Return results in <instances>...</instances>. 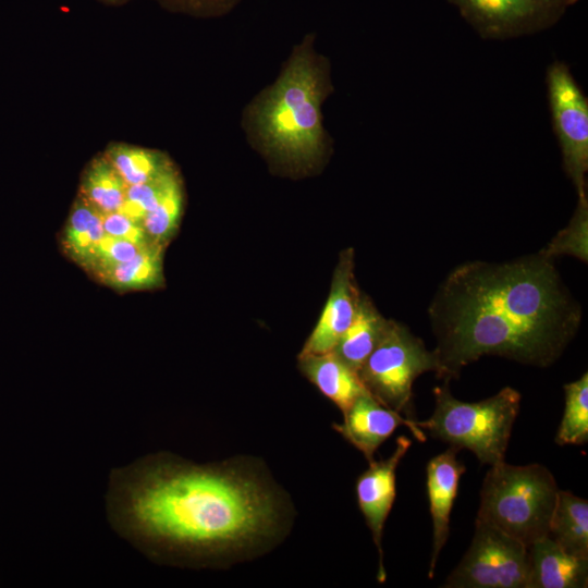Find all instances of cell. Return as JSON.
Listing matches in <instances>:
<instances>
[{
  "label": "cell",
  "instance_id": "obj_1",
  "mask_svg": "<svg viewBox=\"0 0 588 588\" xmlns=\"http://www.w3.org/2000/svg\"><path fill=\"white\" fill-rule=\"evenodd\" d=\"M113 529L155 560L208 564L271 540L282 501L248 464L197 465L167 453L111 471Z\"/></svg>",
  "mask_w": 588,
  "mask_h": 588
},
{
  "label": "cell",
  "instance_id": "obj_2",
  "mask_svg": "<svg viewBox=\"0 0 588 588\" xmlns=\"http://www.w3.org/2000/svg\"><path fill=\"white\" fill-rule=\"evenodd\" d=\"M439 378L451 380L485 355L547 367L575 336L579 305L553 259L536 255L453 269L429 307Z\"/></svg>",
  "mask_w": 588,
  "mask_h": 588
},
{
  "label": "cell",
  "instance_id": "obj_3",
  "mask_svg": "<svg viewBox=\"0 0 588 588\" xmlns=\"http://www.w3.org/2000/svg\"><path fill=\"white\" fill-rule=\"evenodd\" d=\"M326 93L319 64L305 51L296 54L253 110L254 126L266 150L295 166L317 161L324 147L320 102Z\"/></svg>",
  "mask_w": 588,
  "mask_h": 588
},
{
  "label": "cell",
  "instance_id": "obj_4",
  "mask_svg": "<svg viewBox=\"0 0 588 588\" xmlns=\"http://www.w3.org/2000/svg\"><path fill=\"white\" fill-rule=\"evenodd\" d=\"M559 487L541 464L490 466L481 489L477 520L529 547L549 536Z\"/></svg>",
  "mask_w": 588,
  "mask_h": 588
},
{
  "label": "cell",
  "instance_id": "obj_5",
  "mask_svg": "<svg viewBox=\"0 0 588 588\" xmlns=\"http://www.w3.org/2000/svg\"><path fill=\"white\" fill-rule=\"evenodd\" d=\"M448 382L433 389L434 411L416 425L450 446L470 450L481 464L504 462L520 407L519 392L505 387L491 397L468 403L455 399Z\"/></svg>",
  "mask_w": 588,
  "mask_h": 588
},
{
  "label": "cell",
  "instance_id": "obj_6",
  "mask_svg": "<svg viewBox=\"0 0 588 588\" xmlns=\"http://www.w3.org/2000/svg\"><path fill=\"white\" fill-rule=\"evenodd\" d=\"M434 351L403 324L389 320L378 345L358 370L366 390L381 404L415 419L413 383L426 371L439 373Z\"/></svg>",
  "mask_w": 588,
  "mask_h": 588
},
{
  "label": "cell",
  "instance_id": "obj_7",
  "mask_svg": "<svg viewBox=\"0 0 588 588\" xmlns=\"http://www.w3.org/2000/svg\"><path fill=\"white\" fill-rule=\"evenodd\" d=\"M528 547L476 519L470 547L444 581L445 588H528Z\"/></svg>",
  "mask_w": 588,
  "mask_h": 588
},
{
  "label": "cell",
  "instance_id": "obj_8",
  "mask_svg": "<svg viewBox=\"0 0 588 588\" xmlns=\"http://www.w3.org/2000/svg\"><path fill=\"white\" fill-rule=\"evenodd\" d=\"M552 126L567 176L577 195L587 193L588 99L567 64L554 61L546 76Z\"/></svg>",
  "mask_w": 588,
  "mask_h": 588
},
{
  "label": "cell",
  "instance_id": "obj_9",
  "mask_svg": "<svg viewBox=\"0 0 588 588\" xmlns=\"http://www.w3.org/2000/svg\"><path fill=\"white\" fill-rule=\"evenodd\" d=\"M483 39H509L555 24L578 0H449Z\"/></svg>",
  "mask_w": 588,
  "mask_h": 588
},
{
  "label": "cell",
  "instance_id": "obj_10",
  "mask_svg": "<svg viewBox=\"0 0 588 588\" xmlns=\"http://www.w3.org/2000/svg\"><path fill=\"white\" fill-rule=\"evenodd\" d=\"M411 444V440L405 436L399 437L392 454L384 460L370 462L369 467L356 480L355 491L358 507L378 550L377 579L379 583H384L387 578L383 565L382 535L395 499L396 469Z\"/></svg>",
  "mask_w": 588,
  "mask_h": 588
},
{
  "label": "cell",
  "instance_id": "obj_11",
  "mask_svg": "<svg viewBox=\"0 0 588 588\" xmlns=\"http://www.w3.org/2000/svg\"><path fill=\"white\" fill-rule=\"evenodd\" d=\"M360 296L354 277V253L345 249L335 268L324 308L299 355L331 352L352 323Z\"/></svg>",
  "mask_w": 588,
  "mask_h": 588
},
{
  "label": "cell",
  "instance_id": "obj_12",
  "mask_svg": "<svg viewBox=\"0 0 588 588\" xmlns=\"http://www.w3.org/2000/svg\"><path fill=\"white\" fill-rule=\"evenodd\" d=\"M400 426L407 427L417 440L426 441V433L416 425V419H407L366 392L343 413V422L333 424V429L370 463L379 446Z\"/></svg>",
  "mask_w": 588,
  "mask_h": 588
},
{
  "label": "cell",
  "instance_id": "obj_13",
  "mask_svg": "<svg viewBox=\"0 0 588 588\" xmlns=\"http://www.w3.org/2000/svg\"><path fill=\"white\" fill-rule=\"evenodd\" d=\"M456 448L432 457L426 468L427 492L432 518V552L428 577L432 578L439 554L446 543L450 532V515L456 498L458 482L465 466L457 460Z\"/></svg>",
  "mask_w": 588,
  "mask_h": 588
},
{
  "label": "cell",
  "instance_id": "obj_14",
  "mask_svg": "<svg viewBox=\"0 0 588 588\" xmlns=\"http://www.w3.org/2000/svg\"><path fill=\"white\" fill-rule=\"evenodd\" d=\"M530 572L528 588H586L588 559L569 554L551 537L528 547Z\"/></svg>",
  "mask_w": 588,
  "mask_h": 588
},
{
  "label": "cell",
  "instance_id": "obj_15",
  "mask_svg": "<svg viewBox=\"0 0 588 588\" xmlns=\"http://www.w3.org/2000/svg\"><path fill=\"white\" fill-rule=\"evenodd\" d=\"M302 373L342 412L362 394L368 392L356 370L344 363L333 351L298 355Z\"/></svg>",
  "mask_w": 588,
  "mask_h": 588
},
{
  "label": "cell",
  "instance_id": "obj_16",
  "mask_svg": "<svg viewBox=\"0 0 588 588\" xmlns=\"http://www.w3.org/2000/svg\"><path fill=\"white\" fill-rule=\"evenodd\" d=\"M388 323L389 320L381 316L372 302L362 294L352 323L332 351L358 372L362 365L380 342Z\"/></svg>",
  "mask_w": 588,
  "mask_h": 588
},
{
  "label": "cell",
  "instance_id": "obj_17",
  "mask_svg": "<svg viewBox=\"0 0 588 588\" xmlns=\"http://www.w3.org/2000/svg\"><path fill=\"white\" fill-rule=\"evenodd\" d=\"M549 537L572 555L588 559V502L559 490Z\"/></svg>",
  "mask_w": 588,
  "mask_h": 588
},
{
  "label": "cell",
  "instance_id": "obj_18",
  "mask_svg": "<svg viewBox=\"0 0 588 588\" xmlns=\"http://www.w3.org/2000/svg\"><path fill=\"white\" fill-rule=\"evenodd\" d=\"M164 245L152 243L131 259L94 274L106 285L119 291L144 290L163 282Z\"/></svg>",
  "mask_w": 588,
  "mask_h": 588
},
{
  "label": "cell",
  "instance_id": "obj_19",
  "mask_svg": "<svg viewBox=\"0 0 588 588\" xmlns=\"http://www.w3.org/2000/svg\"><path fill=\"white\" fill-rule=\"evenodd\" d=\"M105 235L102 213L78 194L62 232L63 250L83 267Z\"/></svg>",
  "mask_w": 588,
  "mask_h": 588
},
{
  "label": "cell",
  "instance_id": "obj_20",
  "mask_svg": "<svg viewBox=\"0 0 588 588\" xmlns=\"http://www.w3.org/2000/svg\"><path fill=\"white\" fill-rule=\"evenodd\" d=\"M126 189L127 184L106 156L100 154L83 171L78 194L105 215L120 210Z\"/></svg>",
  "mask_w": 588,
  "mask_h": 588
},
{
  "label": "cell",
  "instance_id": "obj_21",
  "mask_svg": "<svg viewBox=\"0 0 588 588\" xmlns=\"http://www.w3.org/2000/svg\"><path fill=\"white\" fill-rule=\"evenodd\" d=\"M102 154L127 186L148 182L174 169L164 154L125 143L110 144Z\"/></svg>",
  "mask_w": 588,
  "mask_h": 588
},
{
  "label": "cell",
  "instance_id": "obj_22",
  "mask_svg": "<svg viewBox=\"0 0 588 588\" xmlns=\"http://www.w3.org/2000/svg\"><path fill=\"white\" fill-rule=\"evenodd\" d=\"M565 407L555 442L581 445L588 441V373L564 385Z\"/></svg>",
  "mask_w": 588,
  "mask_h": 588
},
{
  "label": "cell",
  "instance_id": "obj_23",
  "mask_svg": "<svg viewBox=\"0 0 588 588\" xmlns=\"http://www.w3.org/2000/svg\"><path fill=\"white\" fill-rule=\"evenodd\" d=\"M183 187L177 177L142 224L152 243L164 245L175 234L183 212Z\"/></svg>",
  "mask_w": 588,
  "mask_h": 588
},
{
  "label": "cell",
  "instance_id": "obj_24",
  "mask_svg": "<svg viewBox=\"0 0 588 588\" xmlns=\"http://www.w3.org/2000/svg\"><path fill=\"white\" fill-rule=\"evenodd\" d=\"M553 259L560 255H572L583 261L588 258V197L578 196L577 206L568 224L561 230L540 252Z\"/></svg>",
  "mask_w": 588,
  "mask_h": 588
},
{
  "label": "cell",
  "instance_id": "obj_25",
  "mask_svg": "<svg viewBox=\"0 0 588 588\" xmlns=\"http://www.w3.org/2000/svg\"><path fill=\"white\" fill-rule=\"evenodd\" d=\"M177 177H180L177 171L172 169L148 182L127 186L125 199L119 211L142 223Z\"/></svg>",
  "mask_w": 588,
  "mask_h": 588
},
{
  "label": "cell",
  "instance_id": "obj_26",
  "mask_svg": "<svg viewBox=\"0 0 588 588\" xmlns=\"http://www.w3.org/2000/svg\"><path fill=\"white\" fill-rule=\"evenodd\" d=\"M150 244L138 245L105 235L83 268L96 274L99 271L131 259Z\"/></svg>",
  "mask_w": 588,
  "mask_h": 588
},
{
  "label": "cell",
  "instance_id": "obj_27",
  "mask_svg": "<svg viewBox=\"0 0 588 588\" xmlns=\"http://www.w3.org/2000/svg\"><path fill=\"white\" fill-rule=\"evenodd\" d=\"M102 226L105 234L111 237L138 245L152 243L140 222L120 211L102 215Z\"/></svg>",
  "mask_w": 588,
  "mask_h": 588
},
{
  "label": "cell",
  "instance_id": "obj_28",
  "mask_svg": "<svg viewBox=\"0 0 588 588\" xmlns=\"http://www.w3.org/2000/svg\"><path fill=\"white\" fill-rule=\"evenodd\" d=\"M170 8L195 12L197 14L216 13L229 8L235 0H160Z\"/></svg>",
  "mask_w": 588,
  "mask_h": 588
},
{
  "label": "cell",
  "instance_id": "obj_29",
  "mask_svg": "<svg viewBox=\"0 0 588 588\" xmlns=\"http://www.w3.org/2000/svg\"><path fill=\"white\" fill-rule=\"evenodd\" d=\"M102 1L108 4H122V3H125L127 0H102Z\"/></svg>",
  "mask_w": 588,
  "mask_h": 588
}]
</instances>
